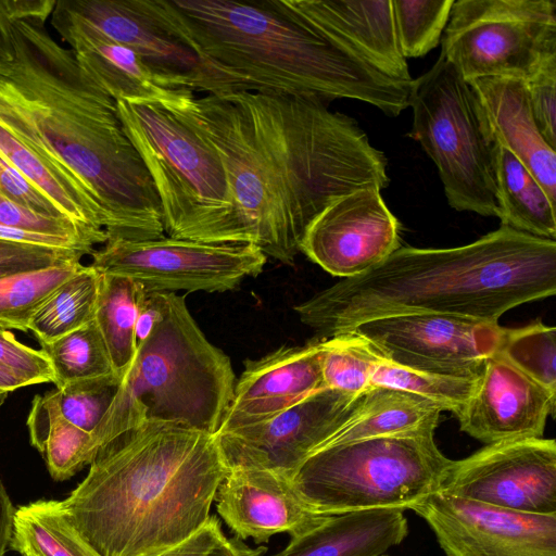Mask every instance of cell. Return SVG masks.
Instances as JSON below:
<instances>
[{
  "instance_id": "cell-1",
  "label": "cell",
  "mask_w": 556,
  "mask_h": 556,
  "mask_svg": "<svg viewBox=\"0 0 556 556\" xmlns=\"http://www.w3.org/2000/svg\"><path fill=\"white\" fill-rule=\"evenodd\" d=\"M168 109L217 153L248 243L283 264L329 204L390 182L383 152L318 98L240 90Z\"/></svg>"
},
{
  "instance_id": "cell-2",
  "label": "cell",
  "mask_w": 556,
  "mask_h": 556,
  "mask_svg": "<svg viewBox=\"0 0 556 556\" xmlns=\"http://www.w3.org/2000/svg\"><path fill=\"white\" fill-rule=\"evenodd\" d=\"M9 30L14 60L0 76V125L89 198L108 240L164 237L160 199L116 101L46 21H10Z\"/></svg>"
},
{
  "instance_id": "cell-3",
  "label": "cell",
  "mask_w": 556,
  "mask_h": 556,
  "mask_svg": "<svg viewBox=\"0 0 556 556\" xmlns=\"http://www.w3.org/2000/svg\"><path fill=\"white\" fill-rule=\"evenodd\" d=\"M556 293V241L501 227L462 247H400L372 269L294 306L321 339L388 315L435 313L498 323Z\"/></svg>"
},
{
  "instance_id": "cell-4",
  "label": "cell",
  "mask_w": 556,
  "mask_h": 556,
  "mask_svg": "<svg viewBox=\"0 0 556 556\" xmlns=\"http://www.w3.org/2000/svg\"><path fill=\"white\" fill-rule=\"evenodd\" d=\"M228 471L215 434L146 422L102 448L58 503L99 556H159L204 527Z\"/></svg>"
},
{
  "instance_id": "cell-5",
  "label": "cell",
  "mask_w": 556,
  "mask_h": 556,
  "mask_svg": "<svg viewBox=\"0 0 556 556\" xmlns=\"http://www.w3.org/2000/svg\"><path fill=\"white\" fill-rule=\"evenodd\" d=\"M230 91L359 100L388 116L408 108L410 83L393 80L274 0H141Z\"/></svg>"
},
{
  "instance_id": "cell-6",
  "label": "cell",
  "mask_w": 556,
  "mask_h": 556,
  "mask_svg": "<svg viewBox=\"0 0 556 556\" xmlns=\"http://www.w3.org/2000/svg\"><path fill=\"white\" fill-rule=\"evenodd\" d=\"M230 358L213 345L190 314L185 295L169 293L164 319L137 344L117 392L90 435L99 452L146 422L215 434L233 395Z\"/></svg>"
},
{
  "instance_id": "cell-7",
  "label": "cell",
  "mask_w": 556,
  "mask_h": 556,
  "mask_svg": "<svg viewBox=\"0 0 556 556\" xmlns=\"http://www.w3.org/2000/svg\"><path fill=\"white\" fill-rule=\"evenodd\" d=\"M116 108L153 181L165 235L248 243L225 169L208 142L162 104L116 100Z\"/></svg>"
},
{
  "instance_id": "cell-8",
  "label": "cell",
  "mask_w": 556,
  "mask_h": 556,
  "mask_svg": "<svg viewBox=\"0 0 556 556\" xmlns=\"http://www.w3.org/2000/svg\"><path fill=\"white\" fill-rule=\"evenodd\" d=\"M435 428L429 425L320 447L292 481L325 515L412 509L440 491L453 463L437 446Z\"/></svg>"
},
{
  "instance_id": "cell-9",
  "label": "cell",
  "mask_w": 556,
  "mask_h": 556,
  "mask_svg": "<svg viewBox=\"0 0 556 556\" xmlns=\"http://www.w3.org/2000/svg\"><path fill=\"white\" fill-rule=\"evenodd\" d=\"M408 106L409 137L435 164L450 206L500 217L494 143L470 84L440 54L427 73L412 80Z\"/></svg>"
},
{
  "instance_id": "cell-10",
  "label": "cell",
  "mask_w": 556,
  "mask_h": 556,
  "mask_svg": "<svg viewBox=\"0 0 556 556\" xmlns=\"http://www.w3.org/2000/svg\"><path fill=\"white\" fill-rule=\"evenodd\" d=\"M441 54L467 80H527L556 58L555 0H455Z\"/></svg>"
},
{
  "instance_id": "cell-11",
  "label": "cell",
  "mask_w": 556,
  "mask_h": 556,
  "mask_svg": "<svg viewBox=\"0 0 556 556\" xmlns=\"http://www.w3.org/2000/svg\"><path fill=\"white\" fill-rule=\"evenodd\" d=\"M101 274L127 277L147 292L176 293L236 289L258 276L266 255L251 243H208L167 236L149 240L110 239L92 253Z\"/></svg>"
},
{
  "instance_id": "cell-12",
  "label": "cell",
  "mask_w": 556,
  "mask_h": 556,
  "mask_svg": "<svg viewBox=\"0 0 556 556\" xmlns=\"http://www.w3.org/2000/svg\"><path fill=\"white\" fill-rule=\"evenodd\" d=\"M503 332L498 323L448 314L405 313L367 319L340 334L363 339L381 358L403 367L477 379L485 361L498 351Z\"/></svg>"
},
{
  "instance_id": "cell-13",
  "label": "cell",
  "mask_w": 556,
  "mask_h": 556,
  "mask_svg": "<svg viewBox=\"0 0 556 556\" xmlns=\"http://www.w3.org/2000/svg\"><path fill=\"white\" fill-rule=\"evenodd\" d=\"M441 493L526 514H556V442L489 444L453 460Z\"/></svg>"
},
{
  "instance_id": "cell-14",
  "label": "cell",
  "mask_w": 556,
  "mask_h": 556,
  "mask_svg": "<svg viewBox=\"0 0 556 556\" xmlns=\"http://www.w3.org/2000/svg\"><path fill=\"white\" fill-rule=\"evenodd\" d=\"M362 394L324 388L265 421L216 432L225 464L228 469H266L292 478L350 418Z\"/></svg>"
},
{
  "instance_id": "cell-15",
  "label": "cell",
  "mask_w": 556,
  "mask_h": 556,
  "mask_svg": "<svg viewBox=\"0 0 556 556\" xmlns=\"http://www.w3.org/2000/svg\"><path fill=\"white\" fill-rule=\"evenodd\" d=\"M412 510L446 556H556V514L508 510L441 492Z\"/></svg>"
},
{
  "instance_id": "cell-16",
  "label": "cell",
  "mask_w": 556,
  "mask_h": 556,
  "mask_svg": "<svg viewBox=\"0 0 556 556\" xmlns=\"http://www.w3.org/2000/svg\"><path fill=\"white\" fill-rule=\"evenodd\" d=\"M377 188L341 197L307 227L300 252L332 276H359L400 247V223Z\"/></svg>"
},
{
  "instance_id": "cell-17",
  "label": "cell",
  "mask_w": 556,
  "mask_h": 556,
  "mask_svg": "<svg viewBox=\"0 0 556 556\" xmlns=\"http://www.w3.org/2000/svg\"><path fill=\"white\" fill-rule=\"evenodd\" d=\"M68 12L129 48L173 86L222 93L228 87L142 5L141 0H59Z\"/></svg>"
},
{
  "instance_id": "cell-18",
  "label": "cell",
  "mask_w": 556,
  "mask_h": 556,
  "mask_svg": "<svg viewBox=\"0 0 556 556\" xmlns=\"http://www.w3.org/2000/svg\"><path fill=\"white\" fill-rule=\"evenodd\" d=\"M555 404L556 392L496 352L485 361L473 392L455 416L463 432L489 445L543 438Z\"/></svg>"
},
{
  "instance_id": "cell-19",
  "label": "cell",
  "mask_w": 556,
  "mask_h": 556,
  "mask_svg": "<svg viewBox=\"0 0 556 556\" xmlns=\"http://www.w3.org/2000/svg\"><path fill=\"white\" fill-rule=\"evenodd\" d=\"M214 502L235 536L255 543H266L278 533L296 538L330 516L315 509L292 478L266 469H229Z\"/></svg>"
},
{
  "instance_id": "cell-20",
  "label": "cell",
  "mask_w": 556,
  "mask_h": 556,
  "mask_svg": "<svg viewBox=\"0 0 556 556\" xmlns=\"http://www.w3.org/2000/svg\"><path fill=\"white\" fill-rule=\"evenodd\" d=\"M50 22L83 71L111 98L177 106L194 97L154 73L129 48L112 40L55 1Z\"/></svg>"
},
{
  "instance_id": "cell-21",
  "label": "cell",
  "mask_w": 556,
  "mask_h": 556,
  "mask_svg": "<svg viewBox=\"0 0 556 556\" xmlns=\"http://www.w3.org/2000/svg\"><path fill=\"white\" fill-rule=\"evenodd\" d=\"M321 339L247 359L217 432L265 421L324 389Z\"/></svg>"
},
{
  "instance_id": "cell-22",
  "label": "cell",
  "mask_w": 556,
  "mask_h": 556,
  "mask_svg": "<svg viewBox=\"0 0 556 556\" xmlns=\"http://www.w3.org/2000/svg\"><path fill=\"white\" fill-rule=\"evenodd\" d=\"M314 24L387 77L409 84L406 59L396 36L392 0H274Z\"/></svg>"
},
{
  "instance_id": "cell-23",
  "label": "cell",
  "mask_w": 556,
  "mask_h": 556,
  "mask_svg": "<svg viewBox=\"0 0 556 556\" xmlns=\"http://www.w3.org/2000/svg\"><path fill=\"white\" fill-rule=\"evenodd\" d=\"M468 83L476 93L492 141L509 151L556 203V152L539 130L526 81L482 77Z\"/></svg>"
},
{
  "instance_id": "cell-24",
  "label": "cell",
  "mask_w": 556,
  "mask_h": 556,
  "mask_svg": "<svg viewBox=\"0 0 556 556\" xmlns=\"http://www.w3.org/2000/svg\"><path fill=\"white\" fill-rule=\"evenodd\" d=\"M403 511L374 509L330 515L271 556H381L408 533Z\"/></svg>"
},
{
  "instance_id": "cell-25",
  "label": "cell",
  "mask_w": 556,
  "mask_h": 556,
  "mask_svg": "<svg viewBox=\"0 0 556 556\" xmlns=\"http://www.w3.org/2000/svg\"><path fill=\"white\" fill-rule=\"evenodd\" d=\"M443 407L427 397L372 386L350 418L318 448L366 438L389 435L437 425ZM317 448V450H318Z\"/></svg>"
},
{
  "instance_id": "cell-26",
  "label": "cell",
  "mask_w": 556,
  "mask_h": 556,
  "mask_svg": "<svg viewBox=\"0 0 556 556\" xmlns=\"http://www.w3.org/2000/svg\"><path fill=\"white\" fill-rule=\"evenodd\" d=\"M494 143V172L503 226L534 237L556 239V203L532 174L505 148Z\"/></svg>"
},
{
  "instance_id": "cell-27",
  "label": "cell",
  "mask_w": 556,
  "mask_h": 556,
  "mask_svg": "<svg viewBox=\"0 0 556 556\" xmlns=\"http://www.w3.org/2000/svg\"><path fill=\"white\" fill-rule=\"evenodd\" d=\"M27 428L31 445L42 455L55 481L70 479L96 459L90 434L60 416L45 394L34 397Z\"/></svg>"
},
{
  "instance_id": "cell-28",
  "label": "cell",
  "mask_w": 556,
  "mask_h": 556,
  "mask_svg": "<svg viewBox=\"0 0 556 556\" xmlns=\"http://www.w3.org/2000/svg\"><path fill=\"white\" fill-rule=\"evenodd\" d=\"M144 293L139 283L127 277L101 274L93 320L105 343L113 369L121 378L137 349L135 328Z\"/></svg>"
},
{
  "instance_id": "cell-29",
  "label": "cell",
  "mask_w": 556,
  "mask_h": 556,
  "mask_svg": "<svg viewBox=\"0 0 556 556\" xmlns=\"http://www.w3.org/2000/svg\"><path fill=\"white\" fill-rule=\"evenodd\" d=\"M0 155L15 166L66 218L103 230L89 198L52 165L0 125Z\"/></svg>"
},
{
  "instance_id": "cell-30",
  "label": "cell",
  "mask_w": 556,
  "mask_h": 556,
  "mask_svg": "<svg viewBox=\"0 0 556 556\" xmlns=\"http://www.w3.org/2000/svg\"><path fill=\"white\" fill-rule=\"evenodd\" d=\"M10 547L21 555L99 556L71 527L58 501H36L15 510Z\"/></svg>"
},
{
  "instance_id": "cell-31",
  "label": "cell",
  "mask_w": 556,
  "mask_h": 556,
  "mask_svg": "<svg viewBox=\"0 0 556 556\" xmlns=\"http://www.w3.org/2000/svg\"><path fill=\"white\" fill-rule=\"evenodd\" d=\"M101 274L91 265L63 282L33 316L29 330L40 344L50 343L94 319Z\"/></svg>"
},
{
  "instance_id": "cell-32",
  "label": "cell",
  "mask_w": 556,
  "mask_h": 556,
  "mask_svg": "<svg viewBox=\"0 0 556 556\" xmlns=\"http://www.w3.org/2000/svg\"><path fill=\"white\" fill-rule=\"evenodd\" d=\"M81 267L80 258H73L0 278V328L29 331L40 306Z\"/></svg>"
},
{
  "instance_id": "cell-33",
  "label": "cell",
  "mask_w": 556,
  "mask_h": 556,
  "mask_svg": "<svg viewBox=\"0 0 556 556\" xmlns=\"http://www.w3.org/2000/svg\"><path fill=\"white\" fill-rule=\"evenodd\" d=\"M40 345L52 366L55 388L116 375L94 320Z\"/></svg>"
},
{
  "instance_id": "cell-34",
  "label": "cell",
  "mask_w": 556,
  "mask_h": 556,
  "mask_svg": "<svg viewBox=\"0 0 556 556\" xmlns=\"http://www.w3.org/2000/svg\"><path fill=\"white\" fill-rule=\"evenodd\" d=\"M517 369L556 392V329L541 320L521 327L504 328L497 351Z\"/></svg>"
},
{
  "instance_id": "cell-35",
  "label": "cell",
  "mask_w": 556,
  "mask_h": 556,
  "mask_svg": "<svg viewBox=\"0 0 556 556\" xmlns=\"http://www.w3.org/2000/svg\"><path fill=\"white\" fill-rule=\"evenodd\" d=\"M477 379L419 371L379 357L372 370L371 387L392 388L427 397L455 415L470 397Z\"/></svg>"
},
{
  "instance_id": "cell-36",
  "label": "cell",
  "mask_w": 556,
  "mask_h": 556,
  "mask_svg": "<svg viewBox=\"0 0 556 556\" xmlns=\"http://www.w3.org/2000/svg\"><path fill=\"white\" fill-rule=\"evenodd\" d=\"M321 370L325 388L362 394L371 387L379 355L361 338L340 334L321 339Z\"/></svg>"
},
{
  "instance_id": "cell-37",
  "label": "cell",
  "mask_w": 556,
  "mask_h": 556,
  "mask_svg": "<svg viewBox=\"0 0 556 556\" xmlns=\"http://www.w3.org/2000/svg\"><path fill=\"white\" fill-rule=\"evenodd\" d=\"M455 0H392L396 36L405 59L435 48Z\"/></svg>"
},
{
  "instance_id": "cell-38",
  "label": "cell",
  "mask_w": 556,
  "mask_h": 556,
  "mask_svg": "<svg viewBox=\"0 0 556 556\" xmlns=\"http://www.w3.org/2000/svg\"><path fill=\"white\" fill-rule=\"evenodd\" d=\"M121 379L112 375L78 381L45 396L60 416L91 435L111 406Z\"/></svg>"
},
{
  "instance_id": "cell-39",
  "label": "cell",
  "mask_w": 556,
  "mask_h": 556,
  "mask_svg": "<svg viewBox=\"0 0 556 556\" xmlns=\"http://www.w3.org/2000/svg\"><path fill=\"white\" fill-rule=\"evenodd\" d=\"M0 226L42 233L80 243L91 250L106 242L104 230L86 227L66 217L31 212L0 194Z\"/></svg>"
},
{
  "instance_id": "cell-40",
  "label": "cell",
  "mask_w": 556,
  "mask_h": 556,
  "mask_svg": "<svg viewBox=\"0 0 556 556\" xmlns=\"http://www.w3.org/2000/svg\"><path fill=\"white\" fill-rule=\"evenodd\" d=\"M0 369L14 377L23 387L53 382L52 366L41 350L17 341L14 334L0 328Z\"/></svg>"
},
{
  "instance_id": "cell-41",
  "label": "cell",
  "mask_w": 556,
  "mask_h": 556,
  "mask_svg": "<svg viewBox=\"0 0 556 556\" xmlns=\"http://www.w3.org/2000/svg\"><path fill=\"white\" fill-rule=\"evenodd\" d=\"M79 251L0 239V278L81 258Z\"/></svg>"
},
{
  "instance_id": "cell-42",
  "label": "cell",
  "mask_w": 556,
  "mask_h": 556,
  "mask_svg": "<svg viewBox=\"0 0 556 556\" xmlns=\"http://www.w3.org/2000/svg\"><path fill=\"white\" fill-rule=\"evenodd\" d=\"M526 81L532 114L545 141L556 149V58Z\"/></svg>"
},
{
  "instance_id": "cell-43",
  "label": "cell",
  "mask_w": 556,
  "mask_h": 556,
  "mask_svg": "<svg viewBox=\"0 0 556 556\" xmlns=\"http://www.w3.org/2000/svg\"><path fill=\"white\" fill-rule=\"evenodd\" d=\"M0 194L31 212L65 217L38 188L1 155Z\"/></svg>"
},
{
  "instance_id": "cell-44",
  "label": "cell",
  "mask_w": 556,
  "mask_h": 556,
  "mask_svg": "<svg viewBox=\"0 0 556 556\" xmlns=\"http://www.w3.org/2000/svg\"><path fill=\"white\" fill-rule=\"evenodd\" d=\"M169 293H144L138 309L135 336L137 344L149 337L155 326L161 323L167 311Z\"/></svg>"
},
{
  "instance_id": "cell-45",
  "label": "cell",
  "mask_w": 556,
  "mask_h": 556,
  "mask_svg": "<svg viewBox=\"0 0 556 556\" xmlns=\"http://www.w3.org/2000/svg\"><path fill=\"white\" fill-rule=\"evenodd\" d=\"M219 531V520L216 516H210L204 527L195 534L159 556H204Z\"/></svg>"
},
{
  "instance_id": "cell-46",
  "label": "cell",
  "mask_w": 556,
  "mask_h": 556,
  "mask_svg": "<svg viewBox=\"0 0 556 556\" xmlns=\"http://www.w3.org/2000/svg\"><path fill=\"white\" fill-rule=\"evenodd\" d=\"M266 552L265 546L252 548L241 539L227 538L219 531L204 556H264Z\"/></svg>"
},
{
  "instance_id": "cell-47",
  "label": "cell",
  "mask_w": 556,
  "mask_h": 556,
  "mask_svg": "<svg viewBox=\"0 0 556 556\" xmlns=\"http://www.w3.org/2000/svg\"><path fill=\"white\" fill-rule=\"evenodd\" d=\"M15 508L0 480V556L10 547L14 529Z\"/></svg>"
},
{
  "instance_id": "cell-48",
  "label": "cell",
  "mask_w": 556,
  "mask_h": 556,
  "mask_svg": "<svg viewBox=\"0 0 556 556\" xmlns=\"http://www.w3.org/2000/svg\"><path fill=\"white\" fill-rule=\"evenodd\" d=\"M9 22L10 21L3 10L2 0H0V76L8 72L14 60Z\"/></svg>"
},
{
  "instance_id": "cell-49",
  "label": "cell",
  "mask_w": 556,
  "mask_h": 556,
  "mask_svg": "<svg viewBox=\"0 0 556 556\" xmlns=\"http://www.w3.org/2000/svg\"><path fill=\"white\" fill-rule=\"evenodd\" d=\"M20 388L23 386L14 377L0 369V390L11 392Z\"/></svg>"
},
{
  "instance_id": "cell-50",
  "label": "cell",
  "mask_w": 556,
  "mask_h": 556,
  "mask_svg": "<svg viewBox=\"0 0 556 556\" xmlns=\"http://www.w3.org/2000/svg\"><path fill=\"white\" fill-rule=\"evenodd\" d=\"M10 392L0 390V407L4 403Z\"/></svg>"
},
{
  "instance_id": "cell-51",
  "label": "cell",
  "mask_w": 556,
  "mask_h": 556,
  "mask_svg": "<svg viewBox=\"0 0 556 556\" xmlns=\"http://www.w3.org/2000/svg\"><path fill=\"white\" fill-rule=\"evenodd\" d=\"M22 556H33V555H29V554H25V555H22Z\"/></svg>"
},
{
  "instance_id": "cell-52",
  "label": "cell",
  "mask_w": 556,
  "mask_h": 556,
  "mask_svg": "<svg viewBox=\"0 0 556 556\" xmlns=\"http://www.w3.org/2000/svg\"><path fill=\"white\" fill-rule=\"evenodd\" d=\"M381 556H387V555H381Z\"/></svg>"
}]
</instances>
